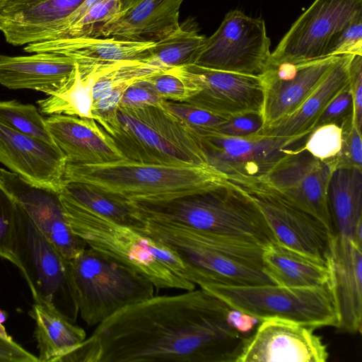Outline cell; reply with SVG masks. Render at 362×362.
Here are the masks:
<instances>
[{
  "mask_svg": "<svg viewBox=\"0 0 362 362\" xmlns=\"http://www.w3.org/2000/svg\"><path fill=\"white\" fill-rule=\"evenodd\" d=\"M330 165L303 148L287 156L265 177L291 202L320 220L334 233L327 202Z\"/></svg>",
  "mask_w": 362,
  "mask_h": 362,
  "instance_id": "16",
  "label": "cell"
},
{
  "mask_svg": "<svg viewBox=\"0 0 362 362\" xmlns=\"http://www.w3.org/2000/svg\"><path fill=\"white\" fill-rule=\"evenodd\" d=\"M227 180L210 165H163L127 158L98 164L66 163L63 182H80L127 204L168 202Z\"/></svg>",
  "mask_w": 362,
  "mask_h": 362,
  "instance_id": "2",
  "label": "cell"
},
{
  "mask_svg": "<svg viewBox=\"0 0 362 362\" xmlns=\"http://www.w3.org/2000/svg\"><path fill=\"white\" fill-rule=\"evenodd\" d=\"M271 41L264 21L239 10L226 13L193 64L225 71L261 76L271 59Z\"/></svg>",
  "mask_w": 362,
  "mask_h": 362,
  "instance_id": "11",
  "label": "cell"
},
{
  "mask_svg": "<svg viewBox=\"0 0 362 362\" xmlns=\"http://www.w3.org/2000/svg\"><path fill=\"white\" fill-rule=\"evenodd\" d=\"M308 135L297 138L259 134L234 137L211 132L198 136L208 163L230 178L266 177L284 158L303 148Z\"/></svg>",
  "mask_w": 362,
  "mask_h": 362,
  "instance_id": "13",
  "label": "cell"
},
{
  "mask_svg": "<svg viewBox=\"0 0 362 362\" xmlns=\"http://www.w3.org/2000/svg\"><path fill=\"white\" fill-rule=\"evenodd\" d=\"M257 205L279 244L326 263L331 233L317 218L291 202L265 177L227 178Z\"/></svg>",
  "mask_w": 362,
  "mask_h": 362,
  "instance_id": "10",
  "label": "cell"
},
{
  "mask_svg": "<svg viewBox=\"0 0 362 362\" xmlns=\"http://www.w3.org/2000/svg\"><path fill=\"white\" fill-rule=\"evenodd\" d=\"M360 12L362 0H315L272 52V60L296 63L329 57L338 33Z\"/></svg>",
  "mask_w": 362,
  "mask_h": 362,
  "instance_id": "12",
  "label": "cell"
},
{
  "mask_svg": "<svg viewBox=\"0 0 362 362\" xmlns=\"http://www.w3.org/2000/svg\"><path fill=\"white\" fill-rule=\"evenodd\" d=\"M352 55H340L320 84L294 112L264 127L257 134L281 138L309 134L327 104L349 83Z\"/></svg>",
  "mask_w": 362,
  "mask_h": 362,
  "instance_id": "26",
  "label": "cell"
},
{
  "mask_svg": "<svg viewBox=\"0 0 362 362\" xmlns=\"http://www.w3.org/2000/svg\"><path fill=\"white\" fill-rule=\"evenodd\" d=\"M206 39L194 19L187 18L172 34L156 42L150 49V56L165 69L193 64Z\"/></svg>",
  "mask_w": 362,
  "mask_h": 362,
  "instance_id": "31",
  "label": "cell"
},
{
  "mask_svg": "<svg viewBox=\"0 0 362 362\" xmlns=\"http://www.w3.org/2000/svg\"><path fill=\"white\" fill-rule=\"evenodd\" d=\"M0 335L5 337H9L10 336L8 334L4 326L2 324H0Z\"/></svg>",
  "mask_w": 362,
  "mask_h": 362,
  "instance_id": "52",
  "label": "cell"
},
{
  "mask_svg": "<svg viewBox=\"0 0 362 362\" xmlns=\"http://www.w3.org/2000/svg\"><path fill=\"white\" fill-rule=\"evenodd\" d=\"M6 22H7V18L6 17H4V16H2L1 14H0V30L1 31L5 27Z\"/></svg>",
  "mask_w": 362,
  "mask_h": 362,
  "instance_id": "51",
  "label": "cell"
},
{
  "mask_svg": "<svg viewBox=\"0 0 362 362\" xmlns=\"http://www.w3.org/2000/svg\"><path fill=\"white\" fill-rule=\"evenodd\" d=\"M31 54H0V84L9 89H30L49 95L73 81L76 69L73 59L52 52Z\"/></svg>",
  "mask_w": 362,
  "mask_h": 362,
  "instance_id": "22",
  "label": "cell"
},
{
  "mask_svg": "<svg viewBox=\"0 0 362 362\" xmlns=\"http://www.w3.org/2000/svg\"><path fill=\"white\" fill-rule=\"evenodd\" d=\"M59 194L70 228L88 247L134 269L156 288H195L196 284L173 272L182 260L170 247L96 214L61 189Z\"/></svg>",
  "mask_w": 362,
  "mask_h": 362,
  "instance_id": "3",
  "label": "cell"
},
{
  "mask_svg": "<svg viewBox=\"0 0 362 362\" xmlns=\"http://www.w3.org/2000/svg\"><path fill=\"white\" fill-rule=\"evenodd\" d=\"M329 290L339 317L337 328L361 332L362 245L349 237L333 234L326 256Z\"/></svg>",
  "mask_w": 362,
  "mask_h": 362,
  "instance_id": "19",
  "label": "cell"
},
{
  "mask_svg": "<svg viewBox=\"0 0 362 362\" xmlns=\"http://www.w3.org/2000/svg\"><path fill=\"white\" fill-rule=\"evenodd\" d=\"M18 203L0 178V257L16 265L13 253Z\"/></svg>",
  "mask_w": 362,
  "mask_h": 362,
  "instance_id": "37",
  "label": "cell"
},
{
  "mask_svg": "<svg viewBox=\"0 0 362 362\" xmlns=\"http://www.w3.org/2000/svg\"><path fill=\"white\" fill-rule=\"evenodd\" d=\"M0 178L39 230L67 259L87 247L70 228L59 191L33 184L20 175L0 168Z\"/></svg>",
  "mask_w": 362,
  "mask_h": 362,
  "instance_id": "18",
  "label": "cell"
},
{
  "mask_svg": "<svg viewBox=\"0 0 362 362\" xmlns=\"http://www.w3.org/2000/svg\"><path fill=\"white\" fill-rule=\"evenodd\" d=\"M327 202L334 233L362 245V170L334 168L328 184Z\"/></svg>",
  "mask_w": 362,
  "mask_h": 362,
  "instance_id": "27",
  "label": "cell"
},
{
  "mask_svg": "<svg viewBox=\"0 0 362 362\" xmlns=\"http://www.w3.org/2000/svg\"><path fill=\"white\" fill-rule=\"evenodd\" d=\"M121 11L122 0H103L91 7L78 21L55 39L93 36L98 27L116 18Z\"/></svg>",
  "mask_w": 362,
  "mask_h": 362,
  "instance_id": "36",
  "label": "cell"
},
{
  "mask_svg": "<svg viewBox=\"0 0 362 362\" xmlns=\"http://www.w3.org/2000/svg\"><path fill=\"white\" fill-rule=\"evenodd\" d=\"M97 77V66L81 71L76 64L74 78L69 86L37 101L40 112L49 116L65 115L93 119V87Z\"/></svg>",
  "mask_w": 362,
  "mask_h": 362,
  "instance_id": "30",
  "label": "cell"
},
{
  "mask_svg": "<svg viewBox=\"0 0 362 362\" xmlns=\"http://www.w3.org/2000/svg\"><path fill=\"white\" fill-rule=\"evenodd\" d=\"M0 163L28 182L59 190L66 158L56 145L0 123Z\"/></svg>",
  "mask_w": 362,
  "mask_h": 362,
  "instance_id": "20",
  "label": "cell"
},
{
  "mask_svg": "<svg viewBox=\"0 0 362 362\" xmlns=\"http://www.w3.org/2000/svg\"><path fill=\"white\" fill-rule=\"evenodd\" d=\"M59 189L91 211L117 223L139 231L144 227L145 221L131 204L114 199L86 185L63 182Z\"/></svg>",
  "mask_w": 362,
  "mask_h": 362,
  "instance_id": "32",
  "label": "cell"
},
{
  "mask_svg": "<svg viewBox=\"0 0 362 362\" xmlns=\"http://www.w3.org/2000/svg\"><path fill=\"white\" fill-rule=\"evenodd\" d=\"M8 318V314L5 310L0 308V324L4 323Z\"/></svg>",
  "mask_w": 362,
  "mask_h": 362,
  "instance_id": "50",
  "label": "cell"
},
{
  "mask_svg": "<svg viewBox=\"0 0 362 362\" xmlns=\"http://www.w3.org/2000/svg\"><path fill=\"white\" fill-rule=\"evenodd\" d=\"M313 329L284 319L263 320L245 337L235 362H325L327 347Z\"/></svg>",
  "mask_w": 362,
  "mask_h": 362,
  "instance_id": "14",
  "label": "cell"
},
{
  "mask_svg": "<svg viewBox=\"0 0 362 362\" xmlns=\"http://www.w3.org/2000/svg\"><path fill=\"white\" fill-rule=\"evenodd\" d=\"M84 0H8L0 8L7 18L1 30L14 46L45 40Z\"/></svg>",
  "mask_w": 362,
  "mask_h": 362,
  "instance_id": "24",
  "label": "cell"
},
{
  "mask_svg": "<svg viewBox=\"0 0 362 362\" xmlns=\"http://www.w3.org/2000/svg\"><path fill=\"white\" fill-rule=\"evenodd\" d=\"M127 159L163 165H209L199 137L162 106L118 107L95 120Z\"/></svg>",
  "mask_w": 362,
  "mask_h": 362,
  "instance_id": "6",
  "label": "cell"
},
{
  "mask_svg": "<svg viewBox=\"0 0 362 362\" xmlns=\"http://www.w3.org/2000/svg\"><path fill=\"white\" fill-rule=\"evenodd\" d=\"M8 0H0V8Z\"/></svg>",
  "mask_w": 362,
  "mask_h": 362,
  "instance_id": "53",
  "label": "cell"
},
{
  "mask_svg": "<svg viewBox=\"0 0 362 362\" xmlns=\"http://www.w3.org/2000/svg\"><path fill=\"white\" fill-rule=\"evenodd\" d=\"M102 1L103 0H84L71 14L58 25L44 41L57 37L62 33L78 21L91 7Z\"/></svg>",
  "mask_w": 362,
  "mask_h": 362,
  "instance_id": "48",
  "label": "cell"
},
{
  "mask_svg": "<svg viewBox=\"0 0 362 362\" xmlns=\"http://www.w3.org/2000/svg\"><path fill=\"white\" fill-rule=\"evenodd\" d=\"M230 307L206 290L152 296L98 325L59 362H235L245 337Z\"/></svg>",
  "mask_w": 362,
  "mask_h": 362,
  "instance_id": "1",
  "label": "cell"
},
{
  "mask_svg": "<svg viewBox=\"0 0 362 362\" xmlns=\"http://www.w3.org/2000/svg\"><path fill=\"white\" fill-rule=\"evenodd\" d=\"M78 313L98 325L120 310L154 296V286L123 263L89 247L70 260Z\"/></svg>",
  "mask_w": 362,
  "mask_h": 362,
  "instance_id": "7",
  "label": "cell"
},
{
  "mask_svg": "<svg viewBox=\"0 0 362 362\" xmlns=\"http://www.w3.org/2000/svg\"><path fill=\"white\" fill-rule=\"evenodd\" d=\"M139 231L168 246L196 269L199 286L275 284L264 270V247L260 245L166 222L145 221Z\"/></svg>",
  "mask_w": 362,
  "mask_h": 362,
  "instance_id": "5",
  "label": "cell"
},
{
  "mask_svg": "<svg viewBox=\"0 0 362 362\" xmlns=\"http://www.w3.org/2000/svg\"><path fill=\"white\" fill-rule=\"evenodd\" d=\"M45 121L54 144L67 163L98 164L125 158L93 119L52 115Z\"/></svg>",
  "mask_w": 362,
  "mask_h": 362,
  "instance_id": "21",
  "label": "cell"
},
{
  "mask_svg": "<svg viewBox=\"0 0 362 362\" xmlns=\"http://www.w3.org/2000/svg\"><path fill=\"white\" fill-rule=\"evenodd\" d=\"M0 362H38V358L16 343L11 337L0 335Z\"/></svg>",
  "mask_w": 362,
  "mask_h": 362,
  "instance_id": "46",
  "label": "cell"
},
{
  "mask_svg": "<svg viewBox=\"0 0 362 362\" xmlns=\"http://www.w3.org/2000/svg\"><path fill=\"white\" fill-rule=\"evenodd\" d=\"M263 268L275 284L286 287H328L327 264L291 250L277 242L262 252Z\"/></svg>",
  "mask_w": 362,
  "mask_h": 362,
  "instance_id": "28",
  "label": "cell"
},
{
  "mask_svg": "<svg viewBox=\"0 0 362 362\" xmlns=\"http://www.w3.org/2000/svg\"><path fill=\"white\" fill-rule=\"evenodd\" d=\"M199 287L230 307L255 316L261 321L279 318L314 328L339 326L337 311L328 287L218 284H203Z\"/></svg>",
  "mask_w": 362,
  "mask_h": 362,
  "instance_id": "9",
  "label": "cell"
},
{
  "mask_svg": "<svg viewBox=\"0 0 362 362\" xmlns=\"http://www.w3.org/2000/svg\"><path fill=\"white\" fill-rule=\"evenodd\" d=\"M134 82H127L113 88L107 94L93 102L92 115L93 119L112 117L119 106L121 98L127 88Z\"/></svg>",
  "mask_w": 362,
  "mask_h": 362,
  "instance_id": "45",
  "label": "cell"
},
{
  "mask_svg": "<svg viewBox=\"0 0 362 362\" xmlns=\"http://www.w3.org/2000/svg\"><path fill=\"white\" fill-rule=\"evenodd\" d=\"M353 122L354 102L349 83L327 104L313 129L327 124H335L342 129Z\"/></svg>",
  "mask_w": 362,
  "mask_h": 362,
  "instance_id": "39",
  "label": "cell"
},
{
  "mask_svg": "<svg viewBox=\"0 0 362 362\" xmlns=\"http://www.w3.org/2000/svg\"><path fill=\"white\" fill-rule=\"evenodd\" d=\"M144 221L173 223L266 247L276 242L256 203L227 180L168 202L131 203Z\"/></svg>",
  "mask_w": 362,
  "mask_h": 362,
  "instance_id": "4",
  "label": "cell"
},
{
  "mask_svg": "<svg viewBox=\"0 0 362 362\" xmlns=\"http://www.w3.org/2000/svg\"><path fill=\"white\" fill-rule=\"evenodd\" d=\"M185 0H137L112 21L98 27L93 36L137 42H158L180 26Z\"/></svg>",
  "mask_w": 362,
  "mask_h": 362,
  "instance_id": "23",
  "label": "cell"
},
{
  "mask_svg": "<svg viewBox=\"0 0 362 362\" xmlns=\"http://www.w3.org/2000/svg\"><path fill=\"white\" fill-rule=\"evenodd\" d=\"M349 88L354 102V122L361 132L362 126V55L353 54L349 66Z\"/></svg>",
  "mask_w": 362,
  "mask_h": 362,
  "instance_id": "44",
  "label": "cell"
},
{
  "mask_svg": "<svg viewBox=\"0 0 362 362\" xmlns=\"http://www.w3.org/2000/svg\"><path fill=\"white\" fill-rule=\"evenodd\" d=\"M0 123L19 132L54 144L45 118L35 106L13 100H0ZM55 145V144H54Z\"/></svg>",
  "mask_w": 362,
  "mask_h": 362,
  "instance_id": "33",
  "label": "cell"
},
{
  "mask_svg": "<svg viewBox=\"0 0 362 362\" xmlns=\"http://www.w3.org/2000/svg\"><path fill=\"white\" fill-rule=\"evenodd\" d=\"M155 42L79 36L31 43L25 45L23 49L30 54L52 52L69 57L83 71L96 65L147 58L151 55L150 49Z\"/></svg>",
  "mask_w": 362,
  "mask_h": 362,
  "instance_id": "25",
  "label": "cell"
},
{
  "mask_svg": "<svg viewBox=\"0 0 362 362\" xmlns=\"http://www.w3.org/2000/svg\"><path fill=\"white\" fill-rule=\"evenodd\" d=\"M343 142L340 153L329 165L334 170L351 167L362 170V139L354 123L342 128Z\"/></svg>",
  "mask_w": 362,
  "mask_h": 362,
  "instance_id": "40",
  "label": "cell"
},
{
  "mask_svg": "<svg viewBox=\"0 0 362 362\" xmlns=\"http://www.w3.org/2000/svg\"><path fill=\"white\" fill-rule=\"evenodd\" d=\"M342 142V129L335 124H327L316 127L309 134L304 148L329 164L340 153Z\"/></svg>",
  "mask_w": 362,
  "mask_h": 362,
  "instance_id": "38",
  "label": "cell"
},
{
  "mask_svg": "<svg viewBox=\"0 0 362 362\" xmlns=\"http://www.w3.org/2000/svg\"><path fill=\"white\" fill-rule=\"evenodd\" d=\"M230 327L241 334H248L261 320L248 313L230 308L226 315Z\"/></svg>",
  "mask_w": 362,
  "mask_h": 362,
  "instance_id": "47",
  "label": "cell"
},
{
  "mask_svg": "<svg viewBox=\"0 0 362 362\" xmlns=\"http://www.w3.org/2000/svg\"><path fill=\"white\" fill-rule=\"evenodd\" d=\"M13 253L34 302L51 307L74 323L79 313L71 262L39 230L19 204Z\"/></svg>",
  "mask_w": 362,
  "mask_h": 362,
  "instance_id": "8",
  "label": "cell"
},
{
  "mask_svg": "<svg viewBox=\"0 0 362 362\" xmlns=\"http://www.w3.org/2000/svg\"><path fill=\"white\" fill-rule=\"evenodd\" d=\"M137 0H122V11L126 10L134 4Z\"/></svg>",
  "mask_w": 362,
  "mask_h": 362,
  "instance_id": "49",
  "label": "cell"
},
{
  "mask_svg": "<svg viewBox=\"0 0 362 362\" xmlns=\"http://www.w3.org/2000/svg\"><path fill=\"white\" fill-rule=\"evenodd\" d=\"M183 66L199 88L197 94L185 102L228 119L245 113H262L264 88L260 76L195 64Z\"/></svg>",
  "mask_w": 362,
  "mask_h": 362,
  "instance_id": "15",
  "label": "cell"
},
{
  "mask_svg": "<svg viewBox=\"0 0 362 362\" xmlns=\"http://www.w3.org/2000/svg\"><path fill=\"white\" fill-rule=\"evenodd\" d=\"M29 314L35 322L38 362H57L86 339L82 328L45 304L34 302Z\"/></svg>",
  "mask_w": 362,
  "mask_h": 362,
  "instance_id": "29",
  "label": "cell"
},
{
  "mask_svg": "<svg viewBox=\"0 0 362 362\" xmlns=\"http://www.w3.org/2000/svg\"><path fill=\"white\" fill-rule=\"evenodd\" d=\"M145 80L164 100L185 102L199 92L182 65L165 69Z\"/></svg>",
  "mask_w": 362,
  "mask_h": 362,
  "instance_id": "34",
  "label": "cell"
},
{
  "mask_svg": "<svg viewBox=\"0 0 362 362\" xmlns=\"http://www.w3.org/2000/svg\"><path fill=\"white\" fill-rule=\"evenodd\" d=\"M339 56L296 63L271 59L259 76L264 88V127L294 112L320 84Z\"/></svg>",
  "mask_w": 362,
  "mask_h": 362,
  "instance_id": "17",
  "label": "cell"
},
{
  "mask_svg": "<svg viewBox=\"0 0 362 362\" xmlns=\"http://www.w3.org/2000/svg\"><path fill=\"white\" fill-rule=\"evenodd\" d=\"M164 101L145 78L131 84L124 93L119 107L162 106Z\"/></svg>",
  "mask_w": 362,
  "mask_h": 362,
  "instance_id": "43",
  "label": "cell"
},
{
  "mask_svg": "<svg viewBox=\"0 0 362 362\" xmlns=\"http://www.w3.org/2000/svg\"><path fill=\"white\" fill-rule=\"evenodd\" d=\"M330 56L362 55V12L358 13L337 35Z\"/></svg>",
  "mask_w": 362,
  "mask_h": 362,
  "instance_id": "41",
  "label": "cell"
},
{
  "mask_svg": "<svg viewBox=\"0 0 362 362\" xmlns=\"http://www.w3.org/2000/svg\"><path fill=\"white\" fill-rule=\"evenodd\" d=\"M162 107L199 136L216 132L218 127L228 119L186 102L164 100Z\"/></svg>",
  "mask_w": 362,
  "mask_h": 362,
  "instance_id": "35",
  "label": "cell"
},
{
  "mask_svg": "<svg viewBox=\"0 0 362 362\" xmlns=\"http://www.w3.org/2000/svg\"><path fill=\"white\" fill-rule=\"evenodd\" d=\"M263 127L262 113L250 112L228 118L218 127L216 132L229 136L245 137L257 134Z\"/></svg>",
  "mask_w": 362,
  "mask_h": 362,
  "instance_id": "42",
  "label": "cell"
}]
</instances>
